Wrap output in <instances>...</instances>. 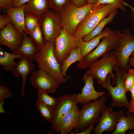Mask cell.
<instances>
[{
	"label": "cell",
	"instance_id": "44dd1931",
	"mask_svg": "<svg viewBox=\"0 0 134 134\" xmlns=\"http://www.w3.org/2000/svg\"><path fill=\"white\" fill-rule=\"evenodd\" d=\"M50 8L47 0H30L25 4V13L34 14L39 18Z\"/></svg>",
	"mask_w": 134,
	"mask_h": 134
},
{
	"label": "cell",
	"instance_id": "d4e9b609",
	"mask_svg": "<svg viewBox=\"0 0 134 134\" xmlns=\"http://www.w3.org/2000/svg\"><path fill=\"white\" fill-rule=\"evenodd\" d=\"M82 59L78 47L72 51L61 65V72L63 76L65 77L66 76L67 71L72 64L76 62L80 61Z\"/></svg>",
	"mask_w": 134,
	"mask_h": 134
},
{
	"label": "cell",
	"instance_id": "4fadbf2b",
	"mask_svg": "<svg viewBox=\"0 0 134 134\" xmlns=\"http://www.w3.org/2000/svg\"><path fill=\"white\" fill-rule=\"evenodd\" d=\"M78 94H71L60 97L54 109L53 116L51 122L52 129L56 132H59V127L63 117L75 105L78 103Z\"/></svg>",
	"mask_w": 134,
	"mask_h": 134
},
{
	"label": "cell",
	"instance_id": "30bf717a",
	"mask_svg": "<svg viewBox=\"0 0 134 134\" xmlns=\"http://www.w3.org/2000/svg\"><path fill=\"white\" fill-rule=\"evenodd\" d=\"M81 40H78L62 29L54 41V53L60 64H62L72 51L78 47Z\"/></svg>",
	"mask_w": 134,
	"mask_h": 134
},
{
	"label": "cell",
	"instance_id": "3957f363",
	"mask_svg": "<svg viewBox=\"0 0 134 134\" xmlns=\"http://www.w3.org/2000/svg\"><path fill=\"white\" fill-rule=\"evenodd\" d=\"M93 6L87 4L79 7L71 1L66 3L59 12L63 28L73 35L78 25L92 10Z\"/></svg>",
	"mask_w": 134,
	"mask_h": 134
},
{
	"label": "cell",
	"instance_id": "ee69618b",
	"mask_svg": "<svg viewBox=\"0 0 134 134\" xmlns=\"http://www.w3.org/2000/svg\"><path fill=\"white\" fill-rule=\"evenodd\" d=\"M128 134H134V130H132V131L128 132Z\"/></svg>",
	"mask_w": 134,
	"mask_h": 134
},
{
	"label": "cell",
	"instance_id": "cb8c5ba5",
	"mask_svg": "<svg viewBox=\"0 0 134 134\" xmlns=\"http://www.w3.org/2000/svg\"><path fill=\"white\" fill-rule=\"evenodd\" d=\"M117 9L112 11L107 17L101 20L91 32L83 37L82 40L85 41H88L100 34L106 25L113 22L115 16L118 13Z\"/></svg>",
	"mask_w": 134,
	"mask_h": 134
},
{
	"label": "cell",
	"instance_id": "bcb514c9",
	"mask_svg": "<svg viewBox=\"0 0 134 134\" xmlns=\"http://www.w3.org/2000/svg\"><path fill=\"white\" fill-rule=\"evenodd\" d=\"M133 114H134V113Z\"/></svg>",
	"mask_w": 134,
	"mask_h": 134
},
{
	"label": "cell",
	"instance_id": "8992f818",
	"mask_svg": "<svg viewBox=\"0 0 134 134\" xmlns=\"http://www.w3.org/2000/svg\"><path fill=\"white\" fill-rule=\"evenodd\" d=\"M113 70L116 73V86L113 87L111 85L110 80L112 76L111 74H109L102 87L109 93L112 101L113 107L118 108L124 107L128 108L130 103L127 98L125 88V83L127 72L121 69L116 65L114 67Z\"/></svg>",
	"mask_w": 134,
	"mask_h": 134
},
{
	"label": "cell",
	"instance_id": "9c48e42d",
	"mask_svg": "<svg viewBox=\"0 0 134 134\" xmlns=\"http://www.w3.org/2000/svg\"><path fill=\"white\" fill-rule=\"evenodd\" d=\"M39 19L45 42H54L63 29L59 12L49 9L43 13Z\"/></svg>",
	"mask_w": 134,
	"mask_h": 134
},
{
	"label": "cell",
	"instance_id": "9a60e30c",
	"mask_svg": "<svg viewBox=\"0 0 134 134\" xmlns=\"http://www.w3.org/2000/svg\"><path fill=\"white\" fill-rule=\"evenodd\" d=\"M84 86L82 88L81 92L78 94V103L84 104L92 100H98L105 94L104 91H96L94 86V79L92 76L85 73L83 78Z\"/></svg>",
	"mask_w": 134,
	"mask_h": 134
},
{
	"label": "cell",
	"instance_id": "484cf974",
	"mask_svg": "<svg viewBox=\"0 0 134 134\" xmlns=\"http://www.w3.org/2000/svg\"><path fill=\"white\" fill-rule=\"evenodd\" d=\"M35 105L40 115L46 121L51 122L53 117L54 109L38 100Z\"/></svg>",
	"mask_w": 134,
	"mask_h": 134
},
{
	"label": "cell",
	"instance_id": "ab89813d",
	"mask_svg": "<svg viewBox=\"0 0 134 134\" xmlns=\"http://www.w3.org/2000/svg\"><path fill=\"white\" fill-rule=\"evenodd\" d=\"M124 4L126 6L129 7L131 10V16L133 19V23L134 26V7L130 5L125 1L124 2Z\"/></svg>",
	"mask_w": 134,
	"mask_h": 134
},
{
	"label": "cell",
	"instance_id": "74e56055",
	"mask_svg": "<svg viewBox=\"0 0 134 134\" xmlns=\"http://www.w3.org/2000/svg\"><path fill=\"white\" fill-rule=\"evenodd\" d=\"M74 4L79 7L83 6L87 4V0H71Z\"/></svg>",
	"mask_w": 134,
	"mask_h": 134
},
{
	"label": "cell",
	"instance_id": "4316f807",
	"mask_svg": "<svg viewBox=\"0 0 134 134\" xmlns=\"http://www.w3.org/2000/svg\"><path fill=\"white\" fill-rule=\"evenodd\" d=\"M31 39L38 49L41 50L45 44L42 32L39 23L29 35Z\"/></svg>",
	"mask_w": 134,
	"mask_h": 134
},
{
	"label": "cell",
	"instance_id": "1f68e13d",
	"mask_svg": "<svg viewBox=\"0 0 134 134\" xmlns=\"http://www.w3.org/2000/svg\"><path fill=\"white\" fill-rule=\"evenodd\" d=\"M49 2L50 9L59 12L62 7L71 0H47Z\"/></svg>",
	"mask_w": 134,
	"mask_h": 134
},
{
	"label": "cell",
	"instance_id": "d6a6232c",
	"mask_svg": "<svg viewBox=\"0 0 134 134\" xmlns=\"http://www.w3.org/2000/svg\"><path fill=\"white\" fill-rule=\"evenodd\" d=\"M13 96V93L8 88L3 85H0V100L11 98Z\"/></svg>",
	"mask_w": 134,
	"mask_h": 134
},
{
	"label": "cell",
	"instance_id": "8d00e7d4",
	"mask_svg": "<svg viewBox=\"0 0 134 134\" xmlns=\"http://www.w3.org/2000/svg\"><path fill=\"white\" fill-rule=\"evenodd\" d=\"M30 0H14L12 7H19L28 2Z\"/></svg>",
	"mask_w": 134,
	"mask_h": 134
},
{
	"label": "cell",
	"instance_id": "277c9868",
	"mask_svg": "<svg viewBox=\"0 0 134 134\" xmlns=\"http://www.w3.org/2000/svg\"><path fill=\"white\" fill-rule=\"evenodd\" d=\"M106 97L104 95L98 100L84 104L79 111L78 124L74 131L69 133L77 134L82 132L91 125L98 123L101 112L106 106Z\"/></svg>",
	"mask_w": 134,
	"mask_h": 134
},
{
	"label": "cell",
	"instance_id": "7a4b0ae2",
	"mask_svg": "<svg viewBox=\"0 0 134 134\" xmlns=\"http://www.w3.org/2000/svg\"><path fill=\"white\" fill-rule=\"evenodd\" d=\"M114 32L116 40V47L113 51L116 57L118 67L127 72L130 69L129 62L130 56L134 50V35L127 29L122 33L119 29Z\"/></svg>",
	"mask_w": 134,
	"mask_h": 134
},
{
	"label": "cell",
	"instance_id": "ba28073f",
	"mask_svg": "<svg viewBox=\"0 0 134 134\" xmlns=\"http://www.w3.org/2000/svg\"><path fill=\"white\" fill-rule=\"evenodd\" d=\"M116 40L115 33L111 30L108 34L101 39L96 48L82 58L77 64V67L81 69L88 68L95 62L101 57L115 49Z\"/></svg>",
	"mask_w": 134,
	"mask_h": 134
},
{
	"label": "cell",
	"instance_id": "7bdbcfd3",
	"mask_svg": "<svg viewBox=\"0 0 134 134\" xmlns=\"http://www.w3.org/2000/svg\"><path fill=\"white\" fill-rule=\"evenodd\" d=\"M98 0H87V4H90L93 5L97 2Z\"/></svg>",
	"mask_w": 134,
	"mask_h": 134
},
{
	"label": "cell",
	"instance_id": "ac0fdd59",
	"mask_svg": "<svg viewBox=\"0 0 134 134\" xmlns=\"http://www.w3.org/2000/svg\"><path fill=\"white\" fill-rule=\"evenodd\" d=\"M27 34L25 31L23 32V39L21 44L12 53L24 56L33 61L40 50Z\"/></svg>",
	"mask_w": 134,
	"mask_h": 134
},
{
	"label": "cell",
	"instance_id": "f35d334b",
	"mask_svg": "<svg viewBox=\"0 0 134 134\" xmlns=\"http://www.w3.org/2000/svg\"><path fill=\"white\" fill-rule=\"evenodd\" d=\"M94 126V124H92L84 131L78 133L77 134H90L93 130Z\"/></svg>",
	"mask_w": 134,
	"mask_h": 134
},
{
	"label": "cell",
	"instance_id": "6da1fadb",
	"mask_svg": "<svg viewBox=\"0 0 134 134\" xmlns=\"http://www.w3.org/2000/svg\"><path fill=\"white\" fill-rule=\"evenodd\" d=\"M54 42L46 41L42 48L40 50L34 60L39 69L42 70L53 76L61 84L66 82L70 77H64L61 72V65L55 57L54 51Z\"/></svg>",
	"mask_w": 134,
	"mask_h": 134
},
{
	"label": "cell",
	"instance_id": "d6986e66",
	"mask_svg": "<svg viewBox=\"0 0 134 134\" xmlns=\"http://www.w3.org/2000/svg\"><path fill=\"white\" fill-rule=\"evenodd\" d=\"M25 4L19 7H11L5 11L10 17V22L22 34L24 31L26 33L24 25Z\"/></svg>",
	"mask_w": 134,
	"mask_h": 134
},
{
	"label": "cell",
	"instance_id": "836d02e7",
	"mask_svg": "<svg viewBox=\"0 0 134 134\" xmlns=\"http://www.w3.org/2000/svg\"><path fill=\"white\" fill-rule=\"evenodd\" d=\"M10 22V17L6 14L0 15V30L2 29L9 23Z\"/></svg>",
	"mask_w": 134,
	"mask_h": 134
},
{
	"label": "cell",
	"instance_id": "2e32d148",
	"mask_svg": "<svg viewBox=\"0 0 134 134\" xmlns=\"http://www.w3.org/2000/svg\"><path fill=\"white\" fill-rule=\"evenodd\" d=\"M19 61L14 67L12 72L16 78L21 77L22 85L21 96L24 97L25 91L26 81L27 75L34 71L35 65L33 61L24 55L19 59Z\"/></svg>",
	"mask_w": 134,
	"mask_h": 134
},
{
	"label": "cell",
	"instance_id": "8fae6325",
	"mask_svg": "<svg viewBox=\"0 0 134 134\" xmlns=\"http://www.w3.org/2000/svg\"><path fill=\"white\" fill-rule=\"evenodd\" d=\"M112 109L111 106H106L102 111L98 124L93 130L95 134H101L104 132L115 130L119 119L125 114L123 110L118 112L113 111Z\"/></svg>",
	"mask_w": 134,
	"mask_h": 134
},
{
	"label": "cell",
	"instance_id": "7c38bea8",
	"mask_svg": "<svg viewBox=\"0 0 134 134\" xmlns=\"http://www.w3.org/2000/svg\"><path fill=\"white\" fill-rule=\"evenodd\" d=\"M31 74L29 78L30 82L36 90L52 94L61 84L53 76L42 70L39 69Z\"/></svg>",
	"mask_w": 134,
	"mask_h": 134
},
{
	"label": "cell",
	"instance_id": "b9f144b4",
	"mask_svg": "<svg viewBox=\"0 0 134 134\" xmlns=\"http://www.w3.org/2000/svg\"><path fill=\"white\" fill-rule=\"evenodd\" d=\"M129 64L131 66L134 67V56H132L130 58Z\"/></svg>",
	"mask_w": 134,
	"mask_h": 134
},
{
	"label": "cell",
	"instance_id": "f6af8a7d",
	"mask_svg": "<svg viewBox=\"0 0 134 134\" xmlns=\"http://www.w3.org/2000/svg\"><path fill=\"white\" fill-rule=\"evenodd\" d=\"M131 56H134V50L132 53Z\"/></svg>",
	"mask_w": 134,
	"mask_h": 134
},
{
	"label": "cell",
	"instance_id": "5b68a950",
	"mask_svg": "<svg viewBox=\"0 0 134 134\" xmlns=\"http://www.w3.org/2000/svg\"><path fill=\"white\" fill-rule=\"evenodd\" d=\"M117 9L114 5L108 4L93 6L92 10L78 25L73 36L81 40L84 36L91 32L101 20Z\"/></svg>",
	"mask_w": 134,
	"mask_h": 134
},
{
	"label": "cell",
	"instance_id": "ffe728a7",
	"mask_svg": "<svg viewBox=\"0 0 134 134\" xmlns=\"http://www.w3.org/2000/svg\"><path fill=\"white\" fill-rule=\"evenodd\" d=\"M110 30L109 28H106L103 29L100 34L88 41H85L82 39L78 47L82 58L88 54L97 47L100 42V40L107 35Z\"/></svg>",
	"mask_w": 134,
	"mask_h": 134
},
{
	"label": "cell",
	"instance_id": "f1b7e54d",
	"mask_svg": "<svg viewBox=\"0 0 134 134\" xmlns=\"http://www.w3.org/2000/svg\"><path fill=\"white\" fill-rule=\"evenodd\" d=\"M38 100L50 106L54 109L57 103L58 99L51 97L47 92L41 90H37Z\"/></svg>",
	"mask_w": 134,
	"mask_h": 134
},
{
	"label": "cell",
	"instance_id": "603a6c76",
	"mask_svg": "<svg viewBox=\"0 0 134 134\" xmlns=\"http://www.w3.org/2000/svg\"><path fill=\"white\" fill-rule=\"evenodd\" d=\"M23 55L7 52L0 48V65L6 71H12L17 63L14 61L15 59H19Z\"/></svg>",
	"mask_w": 134,
	"mask_h": 134
},
{
	"label": "cell",
	"instance_id": "f546056e",
	"mask_svg": "<svg viewBox=\"0 0 134 134\" xmlns=\"http://www.w3.org/2000/svg\"><path fill=\"white\" fill-rule=\"evenodd\" d=\"M125 0H98L96 3L93 6H96L102 4H108L113 5L117 9L125 11H126V6L124 4Z\"/></svg>",
	"mask_w": 134,
	"mask_h": 134
},
{
	"label": "cell",
	"instance_id": "e0dca14e",
	"mask_svg": "<svg viewBox=\"0 0 134 134\" xmlns=\"http://www.w3.org/2000/svg\"><path fill=\"white\" fill-rule=\"evenodd\" d=\"M79 111L76 104L63 117L59 127V131L61 134L70 133L76 127L79 121Z\"/></svg>",
	"mask_w": 134,
	"mask_h": 134
},
{
	"label": "cell",
	"instance_id": "83f0119b",
	"mask_svg": "<svg viewBox=\"0 0 134 134\" xmlns=\"http://www.w3.org/2000/svg\"><path fill=\"white\" fill-rule=\"evenodd\" d=\"M39 23V18L36 16L29 13H25L24 25L26 33L29 35Z\"/></svg>",
	"mask_w": 134,
	"mask_h": 134
},
{
	"label": "cell",
	"instance_id": "52a82bcc",
	"mask_svg": "<svg viewBox=\"0 0 134 134\" xmlns=\"http://www.w3.org/2000/svg\"><path fill=\"white\" fill-rule=\"evenodd\" d=\"M117 63L116 56L113 50H111L103 56L100 59L94 62L85 73L92 75L97 83L102 86L107 75L110 74L112 76V84L114 85L115 84L116 75L113 73V71Z\"/></svg>",
	"mask_w": 134,
	"mask_h": 134
},
{
	"label": "cell",
	"instance_id": "7402d4cb",
	"mask_svg": "<svg viewBox=\"0 0 134 134\" xmlns=\"http://www.w3.org/2000/svg\"><path fill=\"white\" fill-rule=\"evenodd\" d=\"M127 111L117 123L112 134H125L129 130H134V114Z\"/></svg>",
	"mask_w": 134,
	"mask_h": 134
},
{
	"label": "cell",
	"instance_id": "4dcf8cb0",
	"mask_svg": "<svg viewBox=\"0 0 134 134\" xmlns=\"http://www.w3.org/2000/svg\"><path fill=\"white\" fill-rule=\"evenodd\" d=\"M134 84V69H130L127 72L125 83V92L130 91L132 86Z\"/></svg>",
	"mask_w": 134,
	"mask_h": 134
},
{
	"label": "cell",
	"instance_id": "5bb4252c",
	"mask_svg": "<svg viewBox=\"0 0 134 134\" xmlns=\"http://www.w3.org/2000/svg\"><path fill=\"white\" fill-rule=\"evenodd\" d=\"M22 39V34L17 30L11 22L0 30V44L7 47L12 53L20 46Z\"/></svg>",
	"mask_w": 134,
	"mask_h": 134
},
{
	"label": "cell",
	"instance_id": "d590c367",
	"mask_svg": "<svg viewBox=\"0 0 134 134\" xmlns=\"http://www.w3.org/2000/svg\"><path fill=\"white\" fill-rule=\"evenodd\" d=\"M130 91L131 93V100L127 111L133 113H134V84L131 88Z\"/></svg>",
	"mask_w": 134,
	"mask_h": 134
},
{
	"label": "cell",
	"instance_id": "60d3db41",
	"mask_svg": "<svg viewBox=\"0 0 134 134\" xmlns=\"http://www.w3.org/2000/svg\"><path fill=\"white\" fill-rule=\"evenodd\" d=\"M4 101V99L0 100V113H5L15 116L12 114L6 112L5 111L3 107V104Z\"/></svg>",
	"mask_w": 134,
	"mask_h": 134
},
{
	"label": "cell",
	"instance_id": "e575fe53",
	"mask_svg": "<svg viewBox=\"0 0 134 134\" xmlns=\"http://www.w3.org/2000/svg\"><path fill=\"white\" fill-rule=\"evenodd\" d=\"M14 0H0V7L3 10L8 9L12 6Z\"/></svg>",
	"mask_w": 134,
	"mask_h": 134
}]
</instances>
